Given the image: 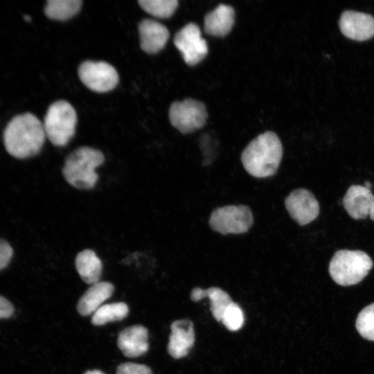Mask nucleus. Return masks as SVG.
<instances>
[{
    "label": "nucleus",
    "mask_w": 374,
    "mask_h": 374,
    "mask_svg": "<svg viewBox=\"0 0 374 374\" xmlns=\"http://www.w3.org/2000/svg\"><path fill=\"white\" fill-rule=\"evenodd\" d=\"M45 139L43 123L29 112L14 116L3 132L6 151L12 157L19 159L37 154L43 147Z\"/></svg>",
    "instance_id": "f257e3e1"
},
{
    "label": "nucleus",
    "mask_w": 374,
    "mask_h": 374,
    "mask_svg": "<svg viewBox=\"0 0 374 374\" xmlns=\"http://www.w3.org/2000/svg\"><path fill=\"white\" fill-rule=\"evenodd\" d=\"M283 156V146L273 132H265L253 139L244 149L241 161L251 176L265 178L276 174Z\"/></svg>",
    "instance_id": "f03ea898"
},
{
    "label": "nucleus",
    "mask_w": 374,
    "mask_h": 374,
    "mask_svg": "<svg viewBox=\"0 0 374 374\" xmlns=\"http://www.w3.org/2000/svg\"><path fill=\"white\" fill-rule=\"evenodd\" d=\"M104 161L105 157L99 150L88 146L78 148L65 159L63 177L74 188L92 189L98 180L95 169Z\"/></svg>",
    "instance_id": "7ed1b4c3"
},
{
    "label": "nucleus",
    "mask_w": 374,
    "mask_h": 374,
    "mask_svg": "<svg viewBox=\"0 0 374 374\" xmlns=\"http://www.w3.org/2000/svg\"><path fill=\"white\" fill-rule=\"evenodd\" d=\"M373 263L371 257L359 250L336 251L329 264V274L341 286L359 283L368 274Z\"/></svg>",
    "instance_id": "20e7f679"
},
{
    "label": "nucleus",
    "mask_w": 374,
    "mask_h": 374,
    "mask_svg": "<svg viewBox=\"0 0 374 374\" xmlns=\"http://www.w3.org/2000/svg\"><path fill=\"white\" fill-rule=\"evenodd\" d=\"M77 114L71 105L66 100L51 104L45 115L44 128L46 136L54 145H66L75 132Z\"/></svg>",
    "instance_id": "39448f33"
},
{
    "label": "nucleus",
    "mask_w": 374,
    "mask_h": 374,
    "mask_svg": "<svg viewBox=\"0 0 374 374\" xmlns=\"http://www.w3.org/2000/svg\"><path fill=\"white\" fill-rule=\"evenodd\" d=\"M253 222L249 207L228 205L213 211L209 218L211 228L221 234H240L248 231Z\"/></svg>",
    "instance_id": "423d86ee"
},
{
    "label": "nucleus",
    "mask_w": 374,
    "mask_h": 374,
    "mask_svg": "<svg viewBox=\"0 0 374 374\" xmlns=\"http://www.w3.org/2000/svg\"><path fill=\"white\" fill-rule=\"evenodd\" d=\"M208 114L205 105L197 100L186 98L171 104L169 119L172 125L183 134L193 132L202 127Z\"/></svg>",
    "instance_id": "0eeeda50"
},
{
    "label": "nucleus",
    "mask_w": 374,
    "mask_h": 374,
    "mask_svg": "<svg viewBox=\"0 0 374 374\" xmlns=\"http://www.w3.org/2000/svg\"><path fill=\"white\" fill-rule=\"evenodd\" d=\"M78 75L87 87L100 93L111 91L118 82L116 69L104 61L82 62L78 68Z\"/></svg>",
    "instance_id": "6e6552de"
},
{
    "label": "nucleus",
    "mask_w": 374,
    "mask_h": 374,
    "mask_svg": "<svg viewBox=\"0 0 374 374\" xmlns=\"http://www.w3.org/2000/svg\"><path fill=\"white\" fill-rule=\"evenodd\" d=\"M173 42L185 62L190 66L198 64L208 54L207 43L202 37L199 27L194 23H189L180 29Z\"/></svg>",
    "instance_id": "1a4fd4ad"
},
{
    "label": "nucleus",
    "mask_w": 374,
    "mask_h": 374,
    "mask_svg": "<svg viewBox=\"0 0 374 374\" xmlns=\"http://www.w3.org/2000/svg\"><path fill=\"white\" fill-rule=\"evenodd\" d=\"M285 208L291 217L303 226L314 220L319 214V204L308 190L299 188L293 190L285 199Z\"/></svg>",
    "instance_id": "9d476101"
},
{
    "label": "nucleus",
    "mask_w": 374,
    "mask_h": 374,
    "mask_svg": "<svg viewBox=\"0 0 374 374\" xmlns=\"http://www.w3.org/2000/svg\"><path fill=\"white\" fill-rule=\"evenodd\" d=\"M170 330L168 353L175 359L186 357L195 340L193 323L189 319L176 320L171 323Z\"/></svg>",
    "instance_id": "9b49d317"
},
{
    "label": "nucleus",
    "mask_w": 374,
    "mask_h": 374,
    "mask_svg": "<svg viewBox=\"0 0 374 374\" xmlns=\"http://www.w3.org/2000/svg\"><path fill=\"white\" fill-rule=\"evenodd\" d=\"M339 27L346 37L366 40L374 35V18L366 13L347 10L340 17Z\"/></svg>",
    "instance_id": "f8f14e48"
},
{
    "label": "nucleus",
    "mask_w": 374,
    "mask_h": 374,
    "mask_svg": "<svg viewBox=\"0 0 374 374\" xmlns=\"http://www.w3.org/2000/svg\"><path fill=\"white\" fill-rule=\"evenodd\" d=\"M148 329L142 325H134L119 332L117 346L125 357H137L148 352Z\"/></svg>",
    "instance_id": "ddd939ff"
},
{
    "label": "nucleus",
    "mask_w": 374,
    "mask_h": 374,
    "mask_svg": "<svg viewBox=\"0 0 374 374\" xmlns=\"http://www.w3.org/2000/svg\"><path fill=\"white\" fill-rule=\"evenodd\" d=\"M139 33L141 49L150 54L160 51L170 37L169 31L164 25L150 19L140 21Z\"/></svg>",
    "instance_id": "4468645a"
},
{
    "label": "nucleus",
    "mask_w": 374,
    "mask_h": 374,
    "mask_svg": "<svg viewBox=\"0 0 374 374\" xmlns=\"http://www.w3.org/2000/svg\"><path fill=\"white\" fill-rule=\"evenodd\" d=\"M373 202L374 195L371 190L360 185L350 186L343 198L344 208L355 220L368 216Z\"/></svg>",
    "instance_id": "2eb2a0df"
},
{
    "label": "nucleus",
    "mask_w": 374,
    "mask_h": 374,
    "mask_svg": "<svg viewBox=\"0 0 374 374\" xmlns=\"http://www.w3.org/2000/svg\"><path fill=\"white\" fill-rule=\"evenodd\" d=\"M114 291V286L107 281H100L91 285L80 298L77 303V311L82 317L93 314L109 299Z\"/></svg>",
    "instance_id": "dca6fc26"
},
{
    "label": "nucleus",
    "mask_w": 374,
    "mask_h": 374,
    "mask_svg": "<svg viewBox=\"0 0 374 374\" xmlns=\"http://www.w3.org/2000/svg\"><path fill=\"white\" fill-rule=\"evenodd\" d=\"M235 22V11L231 6L220 4L204 17V30L210 35L223 37L227 35Z\"/></svg>",
    "instance_id": "f3484780"
},
{
    "label": "nucleus",
    "mask_w": 374,
    "mask_h": 374,
    "mask_svg": "<svg viewBox=\"0 0 374 374\" xmlns=\"http://www.w3.org/2000/svg\"><path fill=\"white\" fill-rule=\"evenodd\" d=\"M208 297L211 302V312L217 321L220 322L226 308L233 302L231 296L220 287H211L206 290L195 287L190 292V299L199 301Z\"/></svg>",
    "instance_id": "a211bd4d"
},
{
    "label": "nucleus",
    "mask_w": 374,
    "mask_h": 374,
    "mask_svg": "<svg viewBox=\"0 0 374 374\" xmlns=\"http://www.w3.org/2000/svg\"><path fill=\"white\" fill-rule=\"evenodd\" d=\"M75 269L82 280L90 285L100 282L103 271V264L96 253L87 249L75 257Z\"/></svg>",
    "instance_id": "6ab92c4d"
},
{
    "label": "nucleus",
    "mask_w": 374,
    "mask_h": 374,
    "mask_svg": "<svg viewBox=\"0 0 374 374\" xmlns=\"http://www.w3.org/2000/svg\"><path fill=\"white\" fill-rule=\"evenodd\" d=\"M128 313L129 308L125 303L105 304L93 314L91 322L93 326H103L109 322L123 320Z\"/></svg>",
    "instance_id": "aec40b11"
},
{
    "label": "nucleus",
    "mask_w": 374,
    "mask_h": 374,
    "mask_svg": "<svg viewBox=\"0 0 374 374\" xmlns=\"http://www.w3.org/2000/svg\"><path fill=\"white\" fill-rule=\"evenodd\" d=\"M81 6V0H48L44 12L51 19L66 20L75 15Z\"/></svg>",
    "instance_id": "412c9836"
},
{
    "label": "nucleus",
    "mask_w": 374,
    "mask_h": 374,
    "mask_svg": "<svg viewBox=\"0 0 374 374\" xmlns=\"http://www.w3.org/2000/svg\"><path fill=\"white\" fill-rule=\"evenodd\" d=\"M138 3L146 12L159 18L171 17L178 6L177 0H139Z\"/></svg>",
    "instance_id": "4be33fe9"
},
{
    "label": "nucleus",
    "mask_w": 374,
    "mask_h": 374,
    "mask_svg": "<svg viewBox=\"0 0 374 374\" xmlns=\"http://www.w3.org/2000/svg\"><path fill=\"white\" fill-rule=\"evenodd\" d=\"M356 329L364 339L374 341V303L366 306L358 314Z\"/></svg>",
    "instance_id": "5701e85b"
},
{
    "label": "nucleus",
    "mask_w": 374,
    "mask_h": 374,
    "mask_svg": "<svg viewBox=\"0 0 374 374\" xmlns=\"http://www.w3.org/2000/svg\"><path fill=\"white\" fill-rule=\"evenodd\" d=\"M221 322L230 331L240 330L244 322L241 308L233 301L225 310Z\"/></svg>",
    "instance_id": "b1692460"
},
{
    "label": "nucleus",
    "mask_w": 374,
    "mask_h": 374,
    "mask_svg": "<svg viewBox=\"0 0 374 374\" xmlns=\"http://www.w3.org/2000/svg\"><path fill=\"white\" fill-rule=\"evenodd\" d=\"M116 374H153V373L146 365L125 362L118 366Z\"/></svg>",
    "instance_id": "393cba45"
},
{
    "label": "nucleus",
    "mask_w": 374,
    "mask_h": 374,
    "mask_svg": "<svg viewBox=\"0 0 374 374\" xmlns=\"http://www.w3.org/2000/svg\"><path fill=\"white\" fill-rule=\"evenodd\" d=\"M13 256L11 245L5 240L0 238V271L5 269Z\"/></svg>",
    "instance_id": "a878e982"
},
{
    "label": "nucleus",
    "mask_w": 374,
    "mask_h": 374,
    "mask_svg": "<svg viewBox=\"0 0 374 374\" xmlns=\"http://www.w3.org/2000/svg\"><path fill=\"white\" fill-rule=\"evenodd\" d=\"M14 312L12 304L5 297L0 296V319L9 318Z\"/></svg>",
    "instance_id": "bb28decb"
},
{
    "label": "nucleus",
    "mask_w": 374,
    "mask_h": 374,
    "mask_svg": "<svg viewBox=\"0 0 374 374\" xmlns=\"http://www.w3.org/2000/svg\"><path fill=\"white\" fill-rule=\"evenodd\" d=\"M83 374H105V373L100 370L93 369V370L87 371Z\"/></svg>",
    "instance_id": "cd10ccee"
},
{
    "label": "nucleus",
    "mask_w": 374,
    "mask_h": 374,
    "mask_svg": "<svg viewBox=\"0 0 374 374\" xmlns=\"http://www.w3.org/2000/svg\"><path fill=\"white\" fill-rule=\"evenodd\" d=\"M369 216H370L371 219L374 221V202H373V203L372 204V206L371 208Z\"/></svg>",
    "instance_id": "c85d7f7f"
},
{
    "label": "nucleus",
    "mask_w": 374,
    "mask_h": 374,
    "mask_svg": "<svg viewBox=\"0 0 374 374\" xmlns=\"http://www.w3.org/2000/svg\"><path fill=\"white\" fill-rule=\"evenodd\" d=\"M364 187H365V188H368V189H370V188H371V183H370V182H368V181H366V182H365V185H364Z\"/></svg>",
    "instance_id": "c756f323"
}]
</instances>
